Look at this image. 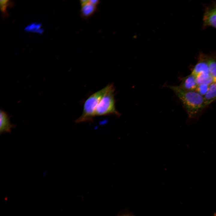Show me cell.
I'll use <instances>...</instances> for the list:
<instances>
[{"instance_id":"obj_1","label":"cell","mask_w":216,"mask_h":216,"mask_svg":"<svg viewBox=\"0 0 216 216\" xmlns=\"http://www.w3.org/2000/svg\"><path fill=\"white\" fill-rule=\"evenodd\" d=\"M180 99L189 118H196L206 107L204 97L196 91L184 90L179 86L167 85Z\"/></svg>"},{"instance_id":"obj_2","label":"cell","mask_w":216,"mask_h":216,"mask_svg":"<svg viewBox=\"0 0 216 216\" xmlns=\"http://www.w3.org/2000/svg\"><path fill=\"white\" fill-rule=\"evenodd\" d=\"M109 84L90 95L85 102L82 113L76 120V123L92 121L95 116L97 107L109 87Z\"/></svg>"},{"instance_id":"obj_3","label":"cell","mask_w":216,"mask_h":216,"mask_svg":"<svg viewBox=\"0 0 216 216\" xmlns=\"http://www.w3.org/2000/svg\"><path fill=\"white\" fill-rule=\"evenodd\" d=\"M109 87L99 103L95 111V116L120 115L116 109L115 99V88L113 84H109Z\"/></svg>"},{"instance_id":"obj_4","label":"cell","mask_w":216,"mask_h":216,"mask_svg":"<svg viewBox=\"0 0 216 216\" xmlns=\"http://www.w3.org/2000/svg\"><path fill=\"white\" fill-rule=\"evenodd\" d=\"M203 27L216 28V3L205 9L203 17Z\"/></svg>"},{"instance_id":"obj_5","label":"cell","mask_w":216,"mask_h":216,"mask_svg":"<svg viewBox=\"0 0 216 216\" xmlns=\"http://www.w3.org/2000/svg\"><path fill=\"white\" fill-rule=\"evenodd\" d=\"M191 74L196 77L200 75L210 74L206 55L202 53L200 54L197 62Z\"/></svg>"},{"instance_id":"obj_6","label":"cell","mask_w":216,"mask_h":216,"mask_svg":"<svg viewBox=\"0 0 216 216\" xmlns=\"http://www.w3.org/2000/svg\"><path fill=\"white\" fill-rule=\"evenodd\" d=\"M80 2L81 5L80 16L85 20H88L98 11L97 6L90 3L89 0H81Z\"/></svg>"},{"instance_id":"obj_7","label":"cell","mask_w":216,"mask_h":216,"mask_svg":"<svg viewBox=\"0 0 216 216\" xmlns=\"http://www.w3.org/2000/svg\"><path fill=\"white\" fill-rule=\"evenodd\" d=\"M196 77L191 73L182 78L179 86L189 91H196L198 86Z\"/></svg>"},{"instance_id":"obj_8","label":"cell","mask_w":216,"mask_h":216,"mask_svg":"<svg viewBox=\"0 0 216 216\" xmlns=\"http://www.w3.org/2000/svg\"><path fill=\"white\" fill-rule=\"evenodd\" d=\"M0 134L10 133L12 128L15 127L10 122L9 116L5 112L1 110L0 112Z\"/></svg>"},{"instance_id":"obj_9","label":"cell","mask_w":216,"mask_h":216,"mask_svg":"<svg viewBox=\"0 0 216 216\" xmlns=\"http://www.w3.org/2000/svg\"><path fill=\"white\" fill-rule=\"evenodd\" d=\"M204 98L206 107L216 100V81L213 82L210 85L208 91Z\"/></svg>"},{"instance_id":"obj_10","label":"cell","mask_w":216,"mask_h":216,"mask_svg":"<svg viewBox=\"0 0 216 216\" xmlns=\"http://www.w3.org/2000/svg\"><path fill=\"white\" fill-rule=\"evenodd\" d=\"M210 74L213 82L216 81V57L207 55Z\"/></svg>"},{"instance_id":"obj_11","label":"cell","mask_w":216,"mask_h":216,"mask_svg":"<svg viewBox=\"0 0 216 216\" xmlns=\"http://www.w3.org/2000/svg\"><path fill=\"white\" fill-rule=\"evenodd\" d=\"M0 9L2 12L4 17L7 16L8 14L7 10L8 7H11L14 5L13 3L9 0H1L0 1Z\"/></svg>"},{"instance_id":"obj_12","label":"cell","mask_w":216,"mask_h":216,"mask_svg":"<svg viewBox=\"0 0 216 216\" xmlns=\"http://www.w3.org/2000/svg\"><path fill=\"white\" fill-rule=\"evenodd\" d=\"M209 85H210L206 83L199 85H198L196 91L204 97L208 91Z\"/></svg>"},{"instance_id":"obj_13","label":"cell","mask_w":216,"mask_h":216,"mask_svg":"<svg viewBox=\"0 0 216 216\" xmlns=\"http://www.w3.org/2000/svg\"><path fill=\"white\" fill-rule=\"evenodd\" d=\"M89 2L92 4L97 6L100 3V1L98 0H89Z\"/></svg>"},{"instance_id":"obj_14","label":"cell","mask_w":216,"mask_h":216,"mask_svg":"<svg viewBox=\"0 0 216 216\" xmlns=\"http://www.w3.org/2000/svg\"><path fill=\"white\" fill-rule=\"evenodd\" d=\"M122 216H134L132 215H130L127 214V215H125Z\"/></svg>"},{"instance_id":"obj_15","label":"cell","mask_w":216,"mask_h":216,"mask_svg":"<svg viewBox=\"0 0 216 216\" xmlns=\"http://www.w3.org/2000/svg\"><path fill=\"white\" fill-rule=\"evenodd\" d=\"M212 216H216V212H214Z\"/></svg>"}]
</instances>
